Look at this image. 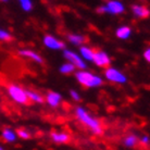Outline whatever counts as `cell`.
I'll return each mask as SVG.
<instances>
[{
    "mask_svg": "<svg viewBox=\"0 0 150 150\" xmlns=\"http://www.w3.org/2000/svg\"><path fill=\"white\" fill-rule=\"evenodd\" d=\"M76 115L79 119V121L83 124H85L87 127L89 128L93 133H95L96 135H101L102 134V127L100 123L95 117H91L83 108H77L76 109Z\"/></svg>",
    "mask_w": 150,
    "mask_h": 150,
    "instance_id": "cell-1",
    "label": "cell"
},
{
    "mask_svg": "<svg viewBox=\"0 0 150 150\" xmlns=\"http://www.w3.org/2000/svg\"><path fill=\"white\" fill-rule=\"evenodd\" d=\"M76 79L82 85L86 87H97L102 84V79L97 76L89 73V72L81 71L76 73Z\"/></svg>",
    "mask_w": 150,
    "mask_h": 150,
    "instance_id": "cell-2",
    "label": "cell"
},
{
    "mask_svg": "<svg viewBox=\"0 0 150 150\" xmlns=\"http://www.w3.org/2000/svg\"><path fill=\"white\" fill-rule=\"evenodd\" d=\"M8 93L10 95V97L14 100V101L22 103V105H27L30 99L26 95V90L19 87L18 85H10L8 88Z\"/></svg>",
    "mask_w": 150,
    "mask_h": 150,
    "instance_id": "cell-3",
    "label": "cell"
},
{
    "mask_svg": "<svg viewBox=\"0 0 150 150\" xmlns=\"http://www.w3.org/2000/svg\"><path fill=\"white\" fill-rule=\"evenodd\" d=\"M99 13H111V14H120L124 11V6L120 1H109L107 6L99 8L97 10Z\"/></svg>",
    "mask_w": 150,
    "mask_h": 150,
    "instance_id": "cell-4",
    "label": "cell"
},
{
    "mask_svg": "<svg viewBox=\"0 0 150 150\" xmlns=\"http://www.w3.org/2000/svg\"><path fill=\"white\" fill-rule=\"evenodd\" d=\"M105 75V77L109 79V81H111V82L121 83V84L126 82V76H125L122 72L117 71L116 69H113V68L107 69Z\"/></svg>",
    "mask_w": 150,
    "mask_h": 150,
    "instance_id": "cell-5",
    "label": "cell"
},
{
    "mask_svg": "<svg viewBox=\"0 0 150 150\" xmlns=\"http://www.w3.org/2000/svg\"><path fill=\"white\" fill-rule=\"evenodd\" d=\"M64 57L67 58V60L70 61V63H72L75 68L79 69H85L86 64L84 62V60H82V58L79 56H77L75 52L70 51V50H65L64 51Z\"/></svg>",
    "mask_w": 150,
    "mask_h": 150,
    "instance_id": "cell-6",
    "label": "cell"
},
{
    "mask_svg": "<svg viewBox=\"0 0 150 150\" xmlns=\"http://www.w3.org/2000/svg\"><path fill=\"white\" fill-rule=\"evenodd\" d=\"M93 61L97 64L98 67H101V68H108L110 65V58L108 57V54L105 52H103V51L94 52Z\"/></svg>",
    "mask_w": 150,
    "mask_h": 150,
    "instance_id": "cell-7",
    "label": "cell"
},
{
    "mask_svg": "<svg viewBox=\"0 0 150 150\" xmlns=\"http://www.w3.org/2000/svg\"><path fill=\"white\" fill-rule=\"evenodd\" d=\"M44 44L46 47H48L50 49H64V42L61 40H58L57 38H54L51 35H47L44 38Z\"/></svg>",
    "mask_w": 150,
    "mask_h": 150,
    "instance_id": "cell-8",
    "label": "cell"
},
{
    "mask_svg": "<svg viewBox=\"0 0 150 150\" xmlns=\"http://www.w3.org/2000/svg\"><path fill=\"white\" fill-rule=\"evenodd\" d=\"M51 139H52L54 143L57 144H67L70 142V135L67 134V133H58V132H52L51 134Z\"/></svg>",
    "mask_w": 150,
    "mask_h": 150,
    "instance_id": "cell-9",
    "label": "cell"
},
{
    "mask_svg": "<svg viewBox=\"0 0 150 150\" xmlns=\"http://www.w3.org/2000/svg\"><path fill=\"white\" fill-rule=\"evenodd\" d=\"M132 10L134 12V14L136 16H138V18H148L149 16V10L146 7H144V6L135 4V6H133Z\"/></svg>",
    "mask_w": 150,
    "mask_h": 150,
    "instance_id": "cell-10",
    "label": "cell"
},
{
    "mask_svg": "<svg viewBox=\"0 0 150 150\" xmlns=\"http://www.w3.org/2000/svg\"><path fill=\"white\" fill-rule=\"evenodd\" d=\"M60 100H61V96H60V94H58V93L50 91V93H48V95H47V102H48L51 107H58V105L60 103Z\"/></svg>",
    "mask_w": 150,
    "mask_h": 150,
    "instance_id": "cell-11",
    "label": "cell"
},
{
    "mask_svg": "<svg viewBox=\"0 0 150 150\" xmlns=\"http://www.w3.org/2000/svg\"><path fill=\"white\" fill-rule=\"evenodd\" d=\"M20 54L23 57H26V58H30V59L36 61V62H40V63L42 62L41 57L39 54H37L36 52H34V51H32V50H21Z\"/></svg>",
    "mask_w": 150,
    "mask_h": 150,
    "instance_id": "cell-12",
    "label": "cell"
},
{
    "mask_svg": "<svg viewBox=\"0 0 150 150\" xmlns=\"http://www.w3.org/2000/svg\"><path fill=\"white\" fill-rule=\"evenodd\" d=\"M2 138H4V142L7 143H13L15 139H16V134L14 132L9 129V128H6L2 132Z\"/></svg>",
    "mask_w": 150,
    "mask_h": 150,
    "instance_id": "cell-13",
    "label": "cell"
},
{
    "mask_svg": "<svg viewBox=\"0 0 150 150\" xmlns=\"http://www.w3.org/2000/svg\"><path fill=\"white\" fill-rule=\"evenodd\" d=\"M132 30L129 27L127 26H123V27H120L119 30H116V36L121 39H126V38L129 37V35H131Z\"/></svg>",
    "mask_w": 150,
    "mask_h": 150,
    "instance_id": "cell-14",
    "label": "cell"
},
{
    "mask_svg": "<svg viewBox=\"0 0 150 150\" xmlns=\"http://www.w3.org/2000/svg\"><path fill=\"white\" fill-rule=\"evenodd\" d=\"M26 95H27V97H28V99H30L32 101L38 102V103H42V102H44V98L41 97L40 95H38L37 93L26 90Z\"/></svg>",
    "mask_w": 150,
    "mask_h": 150,
    "instance_id": "cell-15",
    "label": "cell"
},
{
    "mask_svg": "<svg viewBox=\"0 0 150 150\" xmlns=\"http://www.w3.org/2000/svg\"><path fill=\"white\" fill-rule=\"evenodd\" d=\"M81 53H82V56L84 57L86 60L93 61L94 51H93L90 48H88V47H82V48H81Z\"/></svg>",
    "mask_w": 150,
    "mask_h": 150,
    "instance_id": "cell-16",
    "label": "cell"
},
{
    "mask_svg": "<svg viewBox=\"0 0 150 150\" xmlns=\"http://www.w3.org/2000/svg\"><path fill=\"white\" fill-rule=\"evenodd\" d=\"M68 38L72 44H75V45H81V44H83L84 40H85V38L83 37V36H81V35H75V34L69 35Z\"/></svg>",
    "mask_w": 150,
    "mask_h": 150,
    "instance_id": "cell-17",
    "label": "cell"
},
{
    "mask_svg": "<svg viewBox=\"0 0 150 150\" xmlns=\"http://www.w3.org/2000/svg\"><path fill=\"white\" fill-rule=\"evenodd\" d=\"M137 142H138V140H137V137H136V136L129 135L124 139V145L126 147H134V146H136Z\"/></svg>",
    "mask_w": 150,
    "mask_h": 150,
    "instance_id": "cell-18",
    "label": "cell"
},
{
    "mask_svg": "<svg viewBox=\"0 0 150 150\" xmlns=\"http://www.w3.org/2000/svg\"><path fill=\"white\" fill-rule=\"evenodd\" d=\"M75 71V67L72 63H65L60 68V72L63 74H70Z\"/></svg>",
    "mask_w": 150,
    "mask_h": 150,
    "instance_id": "cell-19",
    "label": "cell"
},
{
    "mask_svg": "<svg viewBox=\"0 0 150 150\" xmlns=\"http://www.w3.org/2000/svg\"><path fill=\"white\" fill-rule=\"evenodd\" d=\"M19 1L24 11H30V10H32L33 4H32V1H30V0H19Z\"/></svg>",
    "mask_w": 150,
    "mask_h": 150,
    "instance_id": "cell-20",
    "label": "cell"
},
{
    "mask_svg": "<svg viewBox=\"0 0 150 150\" xmlns=\"http://www.w3.org/2000/svg\"><path fill=\"white\" fill-rule=\"evenodd\" d=\"M16 135L19 136L20 138H23V139H30V133H28L27 131H25V129H23V128H19V129H18Z\"/></svg>",
    "mask_w": 150,
    "mask_h": 150,
    "instance_id": "cell-21",
    "label": "cell"
},
{
    "mask_svg": "<svg viewBox=\"0 0 150 150\" xmlns=\"http://www.w3.org/2000/svg\"><path fill=\"white\" fill-rule=\"evenodd\" d=\"M0 40H4V41H10L12 40V36L6 30H0Z\"/></svg>",
    "mask_w": 150,
    "mask_h": 150,
    "instance_id": "cell-22",
    "label": "cell"
},
{
    "mask_svg": "<svg viewBox=\"0 0 150 150\" xmlns=\"http://www.w3.org/2000/svg\"><path fill=\"white\" fill-rule=\"evenodd\" d=\"M70 94H71L72 98H73L74 100H76V101H79V100H81V98H79V94H77L75 90H71V91H70Z\"/></svg>",
    "mask_w": 150,
    "mask_h": 150,
    "instance_id": "cell-23",
    "label": "cell"
},
{
    "mask_svg": "<svg viewBox=\"0 0 150 150\" xmlns=\"http://www.w3.org/2000/svg\"><path fill=\"white\" fill-rule=\"evenodd\" d=\"M140 142L143 145H149V137L148 136H144L143 138L140 139Z\"/></svg>",
    "mask_w": 150,
    "mask_h": 150,
    "instance_id": "cell-24",
    "label": "cell"
},
{
    "mask_svg": "<svg viewBox=\"0 0 150 150\" xmlns=\"http://www.w3.org/2000/svg\"><path fill=\"white\" fill-rule=\"evenodd\" d=\"M144 58H145L147 61H150V50L149 49H147L146 51H145V53H144Z\"/></svg>",
    "mask_w": 150,
    "mask_h": 150,
    "instance_id": "cell-25",
    "label": "cell"
},
{
    "mask_svg": "<svg viewBox=\"0 0 150 150\" xmlns=\"http://www.w3.org/2000/svg\"><path fill=\"white\" fill-rule=\"evenodd\" d=\"M0 150H4V148H2L1 146H0Z\"/></svg>",
    "mask_w": 150,
    "mask_h": 150,
    "instance_id": "cell-26",
    "label": "cell"
},
{
    "mask_svg": "<svg viewBox=\"0 0 150 150\" xmlns=\"http://www.w3.org/2000/svg\"><path fill=\"white\" fill-rule=\"evenodd\" d=\"M0 1H7V0H0Z\"/></svg>",
    "mask_w": 150,
    "mask_h": 150,
    "instance_id": "cell-27",
    "label": "cell"
}]
</instances>
